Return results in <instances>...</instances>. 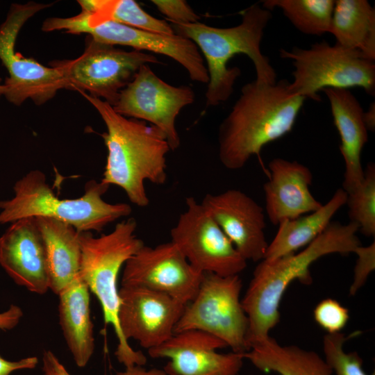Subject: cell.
I'll return each mask as SVG.
<instances>
[{"label":"cell","instance_id":"6da1fadb","mask_svg":"<svg viewBox=\"0 0 375 375\" xmlns=\"http://www.w3.org/2000/svg\"><path fill=\"white\" fill-rule=\"evenodd\" d=\"M358 232V227L354 223L331 222L325 231L299 252L260 261L242 299L248 319V351L268 338L270 331L279 322L280 303L290 283L295 280L311 283L310 267L321 257L354 253L361 245Z\"/></svg>","mask_w":375,"mask_h":375},{"label":"cell","instance_id":"7a4b0ae2","mask_svg":"<svg viewBox=\"0 0 375 375\" xmlns=\"http://www.w3.org/2000/svg\"><path fill=\"white\" fill-rule=\"evenodd\" d=\"M289 83L255 80L243 85L219 128L218 155L226 168H242L266 144L292 131L306 99L293 94Z\"/></svg>","mask_w":375,"mask_h":375},{"label":"cell","instance_id":"3957f363","mask_svg":"<svg viewBox=\"0 0 375 375\" xmlns=\"http://www.w3.org/2000/svg\"><path fill=\"white\" fill-rule=\"evenodd\" d=\"M80 93L97 110L106 127L102 138L107 157L101 181L121 188L133 204L147 206L145 182L163 185L167 181L166 156L171 149L165 135L144 121L118 114L99 98Z\"/></svg>","mask_w":375,"mask_h":375},{"label":"cell","instance_id":"277c9868","mask_svg":"<svg viewBox=\"0 0 375 375\" xmlns=\"http://www.w3.org/2000/svg\"><path fill=\"white\" fill-rule=\"evenodd\" d=\"M241 15L240 24L230 28L213 27L200 22L170 24L176 34L193 41L205 58L209 78L206 106L226 101L233 92L241 71L237 67H228V64L237 54H245L251 59L256 81L267 84L277 81L276 73L260 47L265 29L272 17L271 11L255 3Z\"/></svg>","mask_w":375,"mask_h":375},{"label":"cell","instance_id":"5b68a950","mask_svg":"<svg viewBox=\"0 0 375 375\" xmlns=\"http://www.w3.org/2000/svg\"><path fill=\"white\" fill-rule=\"evenodd\" d=\"M46 181L45 174L38 169L31 170L17 181L14 196L0 201V224L27 217H47L70 225L78 232H101L132 212L128 203H110L103 199L110 186L101 181L90 180L81 197L63 199L55 196Z\"/></svg>","mask_w":375,"mask_h":375},{"label":"cell","instance_id":"8992f818","mask_svg":"<svg viewBox=\"0 0 375 375\" xmlns=\"http://www.w3.org/2000/svg\"><path fill=\"white\" fill-rule=\"evenodd\" d=\"M135 218L117 223L108 234L94 237L92 232H79L81 263L79 275L99 300L106 325H111L118 344L115 355L125 367L143 366L147 358L134 350L123 336L118 320L119 306L117 279L125 262L144 245L135 234Z\"/></svg>","mask_w":375,"mask_h":375},{"label":"cell","instance_id":"52a82bcc","mask_svg":"<svg viewBox=\"0 0 375 375\" xmlns=\"http://www.w3.org/2000/svg\"><path fill=\"white\" fill-rule=\"evenodd\" d=\"M280 56L294 66L290 91L297 95L320 101L319 92L325 88H362L370 95L375 93V64L358 51L326 41L309 49L294 47L280 49Z\"/></svg>","mask_w":375,"mask_h":375},{"label":"cell","instance_id":"ba28073f","mask_svg":"<svg viewBox=\"0 0 375 375\" xmlns=\"http://www.w3.org/2000/svg\"><path fill=\"white\" fill-rule=\"evenodd\" d=\"M150 63L161 62L151 53L125 51L87 35L85 48L80 56L53 61L51 66L58 68L65 76L67 89L87 93L112 106L140 67Z\"/></svg>","mask_w":375,"mask_h":375},{"label":"cell","instance_id":"9c48e42d","mask_svg":"<svg viewBox=\"0 0 375 375\" xmlns=\"http://www.w3.org/2000/svg\"><path fill=\"white\" fill-rule=\"evenodd\" d=\"M242 288L239 275L203 273L199 290L185 306L174 333L200 330L224 341L233 352H247L248 319L242 306Z\"/></svg>","mask_w":375,"mask_h":375},{"label":"cell","instance_id":"30bf717a","mask_svg":"<svg viewBox=\"0 0 375 375\" xmlns=\"http://www.w3.org/2000/svg\"><path fill=\"white\" fill-rule=\"evenodd\" d=\"M52 3L29 1L11 4L6 17L0 25V60L8 76L3 85V96L10 103L20 106L31 99L42 105L67 88V83L56 67H46L32 58L15 51L17 35L24 24L40 10Z\"/></svg>","mask_w":375,"mask_h":375},{"label":"cell","instance_id":"8fae6325","mask_svg":"<svg viewBox=\"0 0 375 375\" xmlns=\"http://www.w3.org/2000/svg\"><path fill=\"white\" fill-rule=\"evenodd\" d=\"M52 31H65L70 34H83L112 45L127 46L138 51H147L168 56L188 72L193 81L208 83L204 60L195 43L182 35H166L137 29L113 21L88 22L77 15L69 17H54Z\"/></svg>","mask_w":375,"mask_h":375},{"label":"cell","instance_id":"7c38bea8","mask_svg":"<svg viewBox=\"0 0 375 375\" xmlns=\"http://www.w3.org/2000/svg\"><path fill=\"white\" fill-rule=\"evenodd\" d=\"M186 210L170 231L171 240L197 271L219 276L239 275L247 261L205 210L189 197Z\"/></svg>","mask_w":375,"mask_h":375},{"label":"cell","instance_id":"4fadbf2b","mask_svg":"<svg viewBox=\"0 0 375 375\" xmlns=\"http://www.w3.org/2000/svg\"><path fill=\"white\" fill-rule=\"evenodd\" d=\"M194 97L190 87L169 85L149 65H143L120 92L112 108L122 116L148 122L158 128L165 135L171 151H174L181 143L176 117L184 107L194 102Z\"/></svg>","mask_w":375,"mask_h":375},{"label":"cell","instance_id":"5bb4252c","mask_svg":"<svg viewBox=\"0 0 375 375\" xmlns=\"http://www.w3.org/2000/svg\"><path fill=\"white\" fill-rule=\"evenodd\" d=\"M202 276L169 241L153 247L144 244L128 258L121 284L161 292L186 305L195 297Z\"/></svg>","mask_w":375,"mask_h":375},{"label":"cell","instance_id":"9a60e30c","mask_svg":"<svg viewBox=\"0 0 375 375\" xmlns=\"http://www.w3.org/2000/svg\"><path fill=\"white\" fill-rule=\"evenodd\" d=\"M119 298L118 320L124 338L138 341L147 350L172 337L185 306L167 294L141 287L121 286Z\"/></svg>","mask_w":375,"mask_h":375},{"label":"cell","instance_id":"2e32d148","mask_svg":"<svg viewBox=\"0 0 375 375\" xmlns=\"http://www.w3.org/2000/svg\"><path fill=\"white\" fill-rule=\"evenodd\" d=\"M226 347L219 338L191 329L176 333L147 351L153 358L169 359L163 369L167 375H238L244 358L241 353L217 351Z\"/></svg>","mask_w":375,"mask_h":375},{"label":"cell","instance_id":"e0dca14e","mask_svg":"<svg viewBox=\"0 0 375 375\" xmlns=\"http://www.w3.org/2000/svg\"><path fill=\"white\" fill-rule=\"evenodd\" d=\"M201 204L247 261H260L268 247L264 209L246 193L235 189L206 194Z\"/></svg>","mask_w":375,"mask_h":375},{"label":"cell","instance_id":"ac0fdd59","mask_svg":"<svg viewBox=\"0 0 375 375\" xmlns=\"http://www.w3.org/2000/svg\"><path fill=\"white\" fill-rule=\"evenodd\" d=\"M0 265L31 292L44 294L49 290L45 246L35 217L11 223L0 237Z\"/></svg>","mask_w":375,"mask_h":375},{"label":"cell","instance_id":"d6986e66","mask_svg":"<svg viewBox=\"0 0 375 375\" xmlns=\"http://www.w3.org/2000/svg\"><path fill=\"white\" fill-rule=\"evenodd\" d=\"M268 167L269 176L263 190L265 212L272 224L278 226L322 206L310 190L312 174L308 167L282 158L272 159Z\"/></svg>","mask_w":375,"mask_h":375},{"label":"cell","instance_id":"ffe728a7","mask_svg":"<svg viewBox=\"0 0 375 375\" xmlns=\"http://www.w3.org/2000/svg\"><path fill=\"white\" fill-rule=\"evenodd\" d=\"M335 126L340 138V151L344 162L342 189L349 193L364 178L362 151L368 141L364 110L357 98L346 89L325 88Z\"/></svg>","mask_w":375,"mask_h":375},{"label":"cell","instance_id":"44dd1931","mask_svg":"<svg viewBox=\"0 0 375 375\" xmlns=\"http://www.w3.org/2000/svg\"><path fill=\"white\" fill-rule=\"evenodd\" d=\"M90 292L78 274L58 294L60 325L68 349L79 367L87 365L94 350Z\"/></svg>","mask_w":375,"mask_h":375},{"label":"cell","instance_id":"7402d4cb","mask_svg":"<svg viewBox=\"0 0 375 375\" xmlns=\"http://www.w3.org/2000/svg\"><path fill=\"white\" fill-rule=\"evenodd\" d=\"M35 218L45 246L49 289L58 294L79 274V232L53 219Z\"/></svg>","mask_w":375,"mask_h":375},{"label":"cell","instance_id":"603a6c76","mask_svg":"<svg viewBox=\"0 0 375 375\" xmlns=\"http://www.w3.org/2000/svg\"><path fill=\"white\" fill-rule=\"evenodd\" d=\"M347 198V193L339 188L318 210L281 222L273 240L268 244L264 259L289 255L308 246L326 230L335 213L346 204Z\"/></svg>","mask_w":375,"mask_h":375},{"label":"cell","instance_id":"cb8c5ba5","mask_svg":"<svg viewBox=\"0 0 375 375\" xmlns=\"http://www.w3.org/2000/svg\"><path fill=\"white\" fill-rule=\"evenodd\" d=\"M329 33L337 44L375 60V9L368 1H335Z\"/></svg>","mask_w":375,"mask_h":375},{"label":"cell","instance_id":"d4e9b609","mask_svg":"<svg viewBox=\"0 0 375 375\" xmlns=\"http://www.w3.org/2000/svg\"><path fill=\"white\" fill-rule=\"evenodd\" d=\"M258 369L280 375H333L324 358L295 345L282 346L270 336L242 354Z\"/></svg>","mask_w":375,"mask_h":375},{"label":"cell","instance_id":"484cf974","mask_svg":"<svg viewBox=\"0 0 375 375\" xmlns=\"http://www.w3.org/2000/svg\"><path fill=\"white\" fill-rule=\"evenodd\" d=\"M78 16L88 22L113 21L137 29L161 34L175 33L170 24L145 12L133 0H79Z\"/></svg>","mask_w":375,"mask_h":375},{"label":"cell","instance_id":"4316f807","mask_svg":"<svg viewBox=\"0 0 375 375\" xmlns=\"http://www.w3.org/2000/svg\"><path fill=\"white\" fill-rule=\"evenodd\" d=\"M334 5V0L262 1L263 8H279L297 30L312 35L330 32Z\"/></svg>","mask_w":375,"mask_h":375},{"label":"cell","instance_id":"83f0119b","mask_svg":"<svg viewBox=\"0 0 375 375\" xmlns=\"http://www.w3.org/2000/svg\"><path fill=\"white\" fill-rule=\"evenodd\" d=\"M346 204L350 222L365 236L375 235V165L369 162L364 178L356 189L347 193Z\"/></svg>","mask_w":375,"mask_h":375},{"label":"cell","instance_id":"f1b7e54d","mask_svg":"<svg viewBox=\"0 0 375 375\" xmlns=\"http://www.w3.org/2000/svg\"><path fill=\"white\" fill-rule=\"evenodd\" d=\"M348 338L340 332L326 333L323 338L324 360L335 375H369L363 370L362 360L358 353L344 350Z\"/></svg>","mask_w":375,"mask_h":375},{"label":"cell","instance_id":"f546056e","mask_svg":"<svg viewBox=\"0 0 375 375\" xmlns=\"http://www.w3.org/2000/svg\"><path fill=\"white\" fill-rule=\"evenodd\" d=\"M315 322L327 333H339L346 326L349 318V310L333 299L321 301L313 311Z\"/></svg>","mask_w":375,"mask_h":375},{"label":"cell","instance_id":"4dcf8cb0","mask_svg":"<svg viewBox=\"0 0 375 375\" xmlns=\"http://www.w3.org/2000/svg\"><path fill=\"white\" fill-rule=\"evenodd\" d=\"M357 260L353 270V278L349 288V294L355 295L365 284L369 274L375 269V242L368 246H359L354 251Z\"/></svg>","mask_w":375,"mask_h":375},{"label":"cell","instance_id":"1f68e13d","mask_svg":"<svg viewBox=\"0 0 375 375\" xmlns=\"http://www.w3.org/2000/svg\"><path fill=\"white\" fill-rule=\"evenodd\" d=\"M157 9L172 24H192L199 22V17L184 0H152Z\"/></svg>","mask_w":375,"mask_h":375},{"label":"cell","instance_id":"d6a6232c","mask_svg":"<svg viewBox=\"0 0 375 375\" xmlns=\"http://www.w3.org/2000/svg\"><path fill=\"white\" fill-rule=\"evenodd\" d=\"M38 364L36 356H30L17 361L4 359L0 355V375H10L12 372L20 369H34Z\"/></svg>","mask_w":375,"mask_h":375},{"label":"cell","instance_id":"836d02e7","mask_svg":"<svg viewBox=\"0 0 375 375\" xmlns=\"http://www.w3.org/2000/svg\"><path fill=\"white\" fill-rule=\"evenodd\" d=\"M23 317L21 308L12 304L8 310L0 313V329L10 330L14 328Z\"/></svg>","mask_w":375,"mask_h":375},{"label":"cell","instance_id":"e575fe53","mask_svg":"<svg viewBox=\"0 0 375 375\" xmlns=\"http://www.w3.org/2000/svg\"><path fill=\"white\" fill-rule=\"evenodd\" d=\"M43 366L50 369L53 375H71L56 355L51 351H45L42 358Z\"/></svg>","mask_w":375,"mask_h":375},{"label":"cell","instance_id":"d590c367","mask_svg":"<svg viewBox=\"0 0 375 375\" xmlns=\"http://www.w3.org/2000/svg\"><path fill=\"white\" fill-rule=\"evenodd\" d=\"M115 375H167L163 369H146L142 366L135 365L125 367L122 372H117Z\"/></svg>","mask_w":375,"mask_h":375},{"label":"cell","instance_id":"8d00e7d4","mask_svg":"<svg viewBox=\"0 0 375 375\" xmlns=\"http://www.w3.org/2000/svg\"><path fill=\"white\" fill-rule=\"evenodd\" d=\"M363 121L368 131L375 130V103L372 102L368 110L363 112Z\"/></svg>","mask_w":375,"mask_h":375},{"label":"cell","instance_id":"74e56055","mask_svg":"<svg viewBox=\"0 0 375 375\" xmlns=\"http://www.w3.org/2000/svg\"><path fill=\"white\" fill-rule=\"evenodd\" d=\"M5 90L6 89H5L4 85L3 83H2L1 78H0V97L1 96H3Z\"/></svg>","mask_w":375,"mask_h":375},{"label":"cell","instance_id":"f35d334b","mask_svg":"<svg viewBox=\"0 0 375 375\" xmlns=\"http://www.w3.org/2000/svg\"><path fill=\"white\" fill-rule=\"evenodd\" d=\"M42 369L44 373V375H53V373L50 371V369L47 368V367L43 366Z\"/></svg>","mask_w":375,"mask_h":375}]
</instances>
